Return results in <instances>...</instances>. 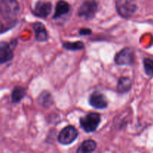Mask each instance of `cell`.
I'll return each mask as SVG.
<instances>
[{
	"mask_svg": "<svg viewBox=\"0 0 153 153\" xmlns=\"http://www.w3.org/2000/svg\"><path fill=\"white\" fill-rule=\"evenodd\" d=\"M89 103L92 107L97 109L105 108L108 106L105 97L100 92H94L90 96Z\"/></svg>",
	"mask_w": 153,
	"mask_h": 153,
	"instance_id": "obj_7",
	"label": "cell"
},
{
	"mask_svg": "<svg viewBox=\"0 0 153 153\" xmlns=\"http://www.w3.org/2000/svg\"><path fill=\"white\" fill-rule=\"evenodd\" d=\"M97 9H98V5L94 0H86L79 7L78 14L83 19H92L95 16Z\"/></svg>",
	"mask_w": 153,
	"mask_h": 153,
	"instance_id": "obj_4",
	"label": "cell"
},
{
	"mask_svg": "<svg viewBox=\"0 0 153 153\" xmlns=\"http://www.w3.org/2000/svg\"><path fill=\"white\" fill-rule=\"evenodd\" d=\"M116 8L120 16L124 18H128L135 13L137 4L133 0H117Z\"/></svg>",
	"mask_w": 153,
	"mask_h": 153,
	"instance_id": "obj_2",
	"label": "cell"
},
{
	"mask_svg": "<svg viewBox=\"0 0 153 153\" xmlns=\"http://www.w3.org/2000/svg\"><path fill=\"white\" fill-rule=\"evenodd\" d=\"M78 137V131L75 127L68 126L63 128L58 137V142L63 145H68L73 143Z\"/></svg>",
	"mask_w": 153,
	"mask_h": 153,
	"instance_id": "obj_5",
	"label": "cell"
},
{
	"mask_svg": "<svg viewBox=\"0 0 153 153\" xmlns=\"http://www.w3.org/2000/svg\"><path fill=\"white\" fill-rule=\"evenodd\" d=\"M96 148H97V143L94 140H87L81 144V146L78 149L77 152L82 153L91 152L95 150Z\"/></svg>",
	"mask_w": 153,
	"mask_h": 153,
	"instance_id": "obj_13",
	"label": "cell"
},
{
	"mask_svg": "<svg viewBox=\"0 0 153 153\" xmlns=\"http://www.w3.org/2000/svg\"><path fill=\"white\" fill-rule=\"evenodd\" d=\"M33 28L35 32V38L37 41L43 42L47 40V31L43 24H42L41 22H36L33 25Z\"/></svg>",
	"mask_w": 153,
	"mask_h": 153,
	"instance_id": "obj_10",
	"label": "cell"
},
{
	"mask_svg": "<svg viewBox=\"0 0 153 153\" xmlns=\"http://www.w3.org/2000/svg\"><path fill=\"white\" fill-rule=\"evenodd\" d=\"M3 29H4V25H3L2 22H1V20H0V33L2 32Z\"/></svg>",
	"mask_w": 153,
	"mask_h": 153,
	"instance_id": "obj_19",
	"label": "cell"
},
{
	"mask_svg": "<svg viewBox=\"0 0 153 153\" xmlns=\"http://www.w3.org/2000/svg\"><path fill=\"white\" fill-rule=\"evenodd\" d=\"M25 96V90L21 87H16L12 92V102L13 103H17L22 100Z\"/></svg>",
	"mask_w": 153,
	"mask_h": 153,
	"instance_id": "obj_14",
	"label": "cell"
},
{
	"mask_svg": "<svg viewBox=\"0 0 153 153\" xmlns=\"http://www.w3.org/2000/svg\"><path fill=\"white\" fill-rule=\"evenodd\" d=\"M13 47L6 42L0 43V64H4L13 58Z\"/></svg>",
	"mask_w": 153,
	"mask_h": 153,
	"instance_id": "obj_8",
	"label": "cell"
},
{
	"mask_svg": "<svg viewBox=\"0 0 153 153\" xmlns=\"http://www.w3.org/2000/svg\"><path fill=\"white\" fill-rule=\"evenodd\" d=\"M100 115L97 113H90L81 118L80 124L82 128L86 132H93L96 131L100 123Z\"/></svg>",
	"mask_w": 153,
	"mask_h": 153,
	"instance_id": "obj_3",
	"label": "cell"
},
{
	"mask_svg": "<svg viewBox=\"0 0 153 153\" xmlns=\"http://www.w3.org/2000/svg\"><path fill=\"white\" fill-rule=\"evenodd\" d=\"M70 6L68 2L64 0H61L58 1L55 7V11L54 13V18H59L64 15L67 14L70 12Z\"/></svg>",
	"mask_w": 153,
	"mask_h": 153,
	"instance_id": "obj_11",
	"label": "cell"
},
{
	"mask_svg": "<svg viewBox=\"0 0 153 153\" xmlns=\"http://www.w3.org/2000/svg\"><path fill=\"white\" fill-rule=\"evenodd\" d=\"M52 97L49 93H43L40 94V97L39 98L40 104L43 106H47L52 103Z\"/></svg>",
	"mask_w": 153,
	"mask_h": 153,
	"instance_id": "obj_17",
	"label": "cell"
},
{
	"mask_svg": "<svg viewBox=\"0 0 153 153\" xmlns=\"http://www.w3.org/2000/svg\"><path fill=\"white\" fill-rule=\"evenodd\" d=\"M79 33L82 35H88V34H91V30L88 29V28H82L79 31Z\"/></svg>",
	"mask_w": 153,
	"mask_h": 153,
	"instance_id": "obj_18",
	"label": "cell"
},
{
	"mask_svg": "<svg viewBox=\"0 0 153 153\" xmlns=\"http://www.w3.org/2000/svg\"><path fill=\"white\" fill-rule=\"evenodd\" d=\"M143 67L147 76H153V60L150 58H145L143 60Z\"/></svg>",
	"mask_w": 153,
	"mask_h": 153,
	"instance_id": "obj_16",
	"label": "cell"
},
{
	"mask_svg": "<svg viewBox=\"0 0 153 153\" xmlns=\"http://www.w3.org/2000/svg\"><path fill=\"white\" fill-rule=\"evenodd\" d=\"M131 88V80L128 77H121L118 81L117 91L124 94L130 91Z\"/></svg>",
	"mask_w": 153,
	"mask_h": 153,
	"instance_id": "obj_12",
	"label": "cell"
},
{
	"mask_svg": "<svg viewBox=\"0 0 153 153\" xmlns=\"http://www.w3.org/2000/svg\"><path fill=\"white\" fill-rule=\"evenodd\" d=\"M65 49L69 50H80L84 48V43L82 42H75V43H70V42H66L63 44Z\"/></svg>",
	"mask_w": 153,
	"mask_h": 153,
	"instance_id": "obj_15",
	"label": "cell"
},
{
	"mask_svg": "<svg viewBox=\"0 0 153 153\" xmlns=\"http://www.w3.org/2000/svg\"><path fill=\"white\" fill-rule=\"evenodd\" d=\"M135 60L134 52L131 48H125L115 57V62L118 65H131Z\"/></svg>",
	"mask_w": 153,
	"mask_h": 153,
	"instance_id": "obj_6",
	"label": "cell"
},
{
	"mask_svg": "<svg viewBox=\"0 0 153 153\" xmlns=\"http://www.w3.org/2000/svg\"><path fill=\"white\" fill-rule=\"evenodd\" d=\"M52 4L49 1H38L36 3L34 13L39 17H46L52 12Z\"/></svg>",
	"mask_w": 153,
	"mask_h": 153,
	"instance_id": "obj_9",
	"label": "cell"
},
{
	"mask_svg": "<svg viewBox=\"0 0 153 153\" xmlns=\"http://www.w3.org/2000/svg\"><path fill=\"white\" fill-rule=\"evenodd\" d=\"M19 12V4L17 0H1L0 14L5 20L13 21Z\"/></svg>",
	"mask_w": 153,
	"mask_h": 153,
	"instance_id": "obj_1",
	"label": "cell"
}]
</instances>
